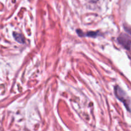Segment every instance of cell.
I'll return each instance as SVG.
<instances>
[{"label":"cell","instance_id":"obj_1","mask_svg":"<svg viewBox=\"0 0 131 131\" xmlns=\"http://www.w3.org/2000/svg\"><path fill=\"white\" fill-rule=\"evenodd\" d=\"M118 42L126 49H130L131 45V38L127 35L122 34L118 37Z\"/></svg>","mask_w":131,"mask_h":131},{"label":"cell","instance_id":"obj_2","mask_svg":"<svg viewBox=\"0 0 131 131\" xmlns=\"http://www.w3.org/2000/svg\"><path fill=\"white\" fill-rule=\"evenodd\" d=\"M14 37L15 40L19 42V43H24V38L23 35L19 34V33H14Z\"/></svg>","mask_w":131,"mask_h":131},{"label":"cell","instance_id":"obj_3","mask_svg":"<svg viewBox=\"0 0 131 131\" xmlns=\"http://www.w3.org/2000/svg\"><path fill=\"white\" fill-rule=\"evenodd\" d=\"M125 30L128 32L129 33H130L131 35V28H129V27H126L125 28Z\"/></svg>","mask_w":131,"mask_h":131},{"label":"cell","instance_id":"obj_4","mask_svg":"<svg viewBox=\"0 0 131 131\" xmlns=\"http://www.w3.org/2000/svg\"><path fill=\"white\" fill-rule=\"evenodd\" d=\"M88 1H90V2H93V3H95V2H97V1H98V0H88Z\"/></svg>","mask_w":131,"mask_h":131}]
</instances>
